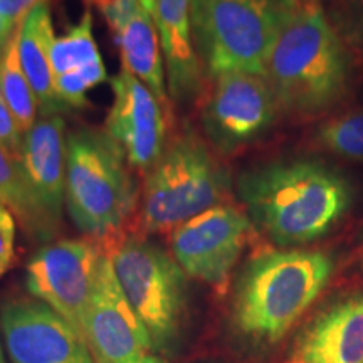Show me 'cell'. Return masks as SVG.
<instances>
[{
  "instance_id": "obj_1",
  "label": "cell",
  "mask_w": 363,
  "mask_h": 363,
  "mask_svg": "<svg viewBox=\"0 0 363 363\" xmlns=\"http://www.w3.org/2000/svg\"><path fill=\"white\" fill-rule=\"evenodd\" d=\"M238 192L252 224L279 247L323 238L352 202L347 180L313 160L256 167L239 177Z\"/></svg>"
},
{
  "instance_id": "obj_2",
  "label": "cell",
  "mask_w": 363,
  "mask_h": 363,
  "mask_svg": "<svg viewBox=\"0 0 363 363\" xmlns=\"http://www.w3.org/2000/svg\"><path fill=\"white\" fill-rule=\"evenodd\" d=\"M264 78L279 110L291 115H318L342 98L347 61L320 2L283 0Z\"/></svg>"
},
{
  "instance_id": "obj_3",
  "label": "cell",
  "mask_w": 363,
  "mask_h": 363,
  "mask_svg": "<svg viewBox=\"0 0 363 363\" xmlns=\"http://www.w3.org/2000/svg\"><path fill=\"white\" fill-rule=\"evenodd\" d=\"M333 274L328 254L279 249L254 256L240 274L233 301V325L247 342H281L316 301Z\"/></svg>"
},
{
  "instance_id": "obj_4",
  "label": "cell",
  "mask_w": 363,
  "mask_h": 363,
  "mask_svg": "<svg viewBox=\"0 0 363 363\" xmlns=\"http://www.w3.org/2000/svg\"><path fill=\"white\" fill-rule=\"evenodd\" d=\"M140 206L123 153L106 131L81 128L66 138V207L81 234L110 247Z\"/></svg>"
},
{
  "instance_id": "obj_5",
  "label": "cell",
  "mask_w": 363,
  "mask_h": 363,
  "mask_svg": "<svg viewBox=\"0 0 363 363\" xmlns=\"http://www.w3.org/2000/svg\"><path fill=\"white\" fill-rule=\"evenodd\" d=\"M229 174L202 138L185 128L145 175L138 225L145 234H172L208 208L225 203Z\"/></svg>"
},
{
  "instance_id": "obj_6",
  "label": "cell",
  "mask_w": 363,
  "mask_h": 363,
  "mask_svg": "<svg viewBox=\"0 0 363 363\" xmlns=\"http://www.w3.org/2000/svg\"><path fill=\"white\" fill-rule=\"evenodd\" d=\"M113 269L157 355L179 350L187 310V274L165 249L143 235L125 234L110 247Z\"/></svg>"
},
{
  "instance_id": "obj_7",
  "label": "cell",
  "mask_w": 363,
  "mask_h": 363,
  "mask_svg": "<svg viewBox=\"0 0 363 363\" xmlns=\"http://www.w3.org/2000/svg\"><path fill=\"white\" fill-rule=\"evenodd\" d=\"M283 0H194L192 34L203 76H264Z\"/></svg>"
},
{
  "instance_id": "obj_8",
  "label": "cell",
  "mask_w": 363,
  "mask_h": 363,
  "mask_svg": "<svg viewBox=\"0 0 363 363\" xmlns=\"http://www.w3.org/2000/svg\"><path fill=\"white\" fill-rule=\"evenodd\" d=\"M103 247L91 239L48 242L26 266L30 296L52 308L86 338V318Z\"/></svg>"
},
{
  "instance_id": "obj_9",
  "label": "cell",
  "mask_w": 363,
  "mask_h": 363,
  "mask_svg": "<svg viewBox=\"0 0 363 363\" xmlns=\"http://www.w3.org/2000/svg\"><path fill=\"white\" fill-rule=\"evenodd\" d=\"M251 233L246 212L220 203L177 227L170 234L172 256L185 274L222 293Z\"/></svg>"
},
{
  "instance_id": "obj_10",
  "label": "cell",
  "mask_w": 363,
  "mask_h": 363,
  "mask_svg": "<svg viewBox=\"0 0 363 363\" xmlns=\"http://www.w3.org/2000/svg\"><path fill=\"white\" fill-rule=\"evenodd\" d=\"M203 99L201 121L206 136L222 153L238 152L259 140L278 113L264 76L225 72L212 79Z\"/></svg>"
},
{
  "instance_id": "obj_11",
  "label": "cell",
  "mask_w": 363,
  "mask_h": 363,
  "mask_svg": "<svg viewBox=\"0 0 363 363\" xmlns=\"http://www.w3.org/2000/svg\"><path fill=\"white\" fill-rule=\"evenodd\" d=\"M0 337L11 363H96L83 335L34 298L2 306Z\"/></svg>"
},
{
  "instance_id": "obj_12",
  "label": "cell",
  "mask_w": 363,
  "mask_h": 363,
  "mask_svg": "<svg viewBox=\"0 0 363 363\" xmlns=\"http://www.w3.org/2000/svg\"><path fill=\"white\" fill-rule=\"evenodd\" d=\"M113 103L104 131L123 153L130 169L147 175L167 148V113L155 94L121 67L111 79Z\"/></svg>"
},
{
  "instance_id": "obj_13",
  "label": "cell",
  "mask_w": 363,
  "mask_h": 363,
  "mask_svg": "<svg viewBox=\"0 0 363 363\" xmlns=\"http://www.w3.org/2000/svg\"><path fill=\"white\" fill-rule=\"evenodd\" d=\"M84 335L96 363H140L153 352L148 331L130 306L106 252L99 261Z\"/></svg>"
},
{
  "instance_id": "obj_14",
  "label": "cell",
  "mask_w": 363,
  "mask_h": 363,
  "mask_svg": "<svg viewBox=\"0 0 363 363\" xmlns=\"http://www.w3.org/2000/svg\"><path fill=\"white\" fill-rule=\"evenodd\" d=\"M19 162L45 240H51L61 229L66 203V138L61 115L40 116L24 133Z\"/></svg>"
},
{
  "instance_id": "obj_15",
  "label": "cell",
  "mask_w": 363,
  "mask_h": 363,
  "mask_svg": "<svg viewBox=\"0 0 363 363\" xmlns=\"http://www.w3.org/2000/svg\"><path fill=\"white\" fill-rule=\"evenodd\" d=\"M286 363H363V294L318 313L294 338Z\"/></svg>"
},
{
  "instance_id": "obj_16",
  "label": "cell",
  "mask_w": 363,
  "mask_h": 363,
  "mask_svg": "<svg viewBox=\"0 0 363 363\" xmlns=\"http://www.w3.org/2000/svg\"><path fill=\"white\" fill-rule=\"evenodd\" d=\"M194 0H142L155 21L165 59L167 88L170 98L187 104L203 86V71L194 45Z\"/></svg>"
},
{
  "instance_id": "obj_17",
  "label": "cell",
  "mask_w": 363,
  "mask_h": 363,
  "mask_svg": "<svg viewBox=\"0 0 363 363\" xmlns=\"http://www.w3.org/2000/svg\"><path fill=\"white\" fill-rule=\"evenodd\" d=\"M56 39L48 2L39 4L26 16L17 27V49L34 96L38 99L39 115H61L67 108L56 91V78L51 65V49Z\"/></svg>"
},
{
  "instance_id": "obj_18",
  "label": "cell",
  "mask_w": 363,
  "mask_h": 363,
  "mask_svg": "<svg viewBox=\"0 0 363 363\" xmlns=\"http://www.w3.org/2000/svg\"><path fill=\"white\" fill-rule=\"evenodd\" d=\"M120 48L121 67L140 79L165 108H170L165 59L155 21L142 6L131 21L115 35Z\"/></svg>"
},
{
  "instance_id": "obj_19",
  "label": "cell",
  "mask_w": 363,
  "mask_h": 363,
  "mask_svg": "<svg viewBox=\"0 0 363 363\" xmlns=\"http://www.w3.org/2000/svg\"><path fill=\"white\" fill-rule=\"evenodd\" d=\"M0 93L16 118L22 135L27 133L39 120V106L34 91L21 66L19 49H17V29L13 30L4 48L2 62H0Z\"/></svg>"
},
{
  "instance_id": "obj_20",
  "label": "cell",
  "mask_w": 363,
  "mask_h": 363,
  "mask_svg": "<svg viewBox=\"0 0 363 363\" xmlns=\"http://www.w3.org/2000/svg\"><path fill=\"white\" fill-rule=\"evenodd\" d=\"M0 203L16 216L27 235L35 240H45L43 224L27 190L19 158L4 145H0Z\"/></svg>"
},
{
  "instance_id": "obj_21",
  "label": "cell",
  "mask_w": 363,
  "mask_h": 363,
  "mask_svg": "<svg viewBox=\"0 0 363 363\" xmlns=\"http://www.w3.org/2000/svg\"><path fill=\"white\" fill-rule=\"evenodd\" d=\"M103 61L93 33V16L84 11L78 24L66 30L61 38L54 39L51 49V65L54 78L66 72Z\"/></svg>"
},
{
  "instance_id": "obj_22",
  "label": "cell",
  "mask_w": 363,
  "mask_h": 363,
  "mask_svg": "<svg viewBox=\"0 0 363 363\" xmlns=\"http://www.w3.org/2000/svg\"><path fill=\"white\" fill-rule=\"evenodd\" d=\"M318 143L335 155L363 162V108L343 113L321 125Z\"/></svg>"
},
{
  "instance_id": "obj_23",
  "label": "cell",
  "mask_w": 363,
  "mask_h": 363,
  "mask_svg": "<svg viewBox=\"0 0 363 363\" xmlns=\"http://www.w3.org/2000/svg\"><path fill=\"white\" fill-rule=\"evenodd\" d=\"M106 67L103 61L69 71L56 78V91L61 101L69 110H79L88 104V91L106 81Z\"/></svg>"
},
{
  "instance_id": "obj_24",
  "label": "cell",
  "mask_w": 363,
  "mask_h": 363,
  "mask_svg": "<svg viewBox=\"0 0 363 363\" xmlns=\"http://www.w3.org/2000/svg\"><path fill=\"white\" fill-rule=\"evenodd\" d=\"M142 6V0H99L94 7H98V11L101 12L108 29L115 38Z\"/></svg>"
},
{
  "instance_id": "obj_25",
  "label": "cell",
  "mask_w": 363,
  "mask_h": 363,
  "mask_svg": "<svg viewBox=\"0 0 363 363\" xmlns=\"http://www.w3.org/2000/svg\"><path fill=\"white\" fill-rule=\"evenodd\" d=\"M16 216L4 203H0V278L11 269L16 259Z\"/></svg>"
},
{
  "instance_id": "obj_26",
  "label": "cell",
  "mask_w": 363,
  "mask_h": 363,
  "mask_svg": "<svg viewBox=\"0 0 363 363\" xmlns=\"http://www.w3.org/2000/svg\"><path fill=\"white\" fill-rule=\"evenodd\" d=\"M22 138H24V135H22L16 118L9 110L7 103L4 101L2 93H0V145H4L9 152H12L13 155L19 158Z\"/></svg>"
},
{
  "instance_id": "obj_27",
  "label": "cell",
  "mask_w": 363,
  "mask_h": 363,
  "mask_svg": "<svg viewBox=\"0 0 363 363\" xmlns=\"http://www.w3.org/2000/svg\"><path fill=\"white\" fill-rule=\"evenodd\" d=\"M48 0H0V17L11 30H16L26 16L38 7L39 4Z\"/></svg>"
},
{
  "instance_id": "obj_28",
  "label": "cell",
  "mask_w": 363,
  "mask_h": 363,
  "mask_svg": "<svg viewBox=\"0 0 363 363\" xmlns=\"http://www.w3.org/2000/svg\"><path fill=\"white\" fill-rule=\"evenodd\" d=\"M13 34V30L9 29L6 26V22H4L2 17H0V48H4V45L7 44V40L11 39V35Z\"/></svg>"
},
{
  "instance_id": "obj_29",
  "label": "cell",
  "mask_w": 363,
  "mask_h": 363,
  "mask_svg": "<svg viewBox=\"0 0 363 363\" xmlns=\"http://www.w3.org/2000/svg\"><path fill=\"white\" fill-rule=\"evenodd\" d=\"M140 363H169V362H167L162 355H157V353L150 352V353H147V355L143 357V360L140 362Z\"/></svg>"
},
{
  "instance_id": "obj_30",
  "label": "cell",
  "mask_w": 363,
  "mask_h": 363,
  "mask_svg": "<svg viewBox=\"0 0 363 363\" xmlns=\"http://www.w3.org/2000/svg\"><path fill=\"white\" fill-rule=\"evenodd\" d=\"M0 363H7V360H6V355H4V348H2V343H0Z\"/></svg>"
},
{
  "instance_id": "obj_31",
  "label": "cell",
  "mask_w": 363,
  "mask_h": 363,
  "mask_svg": "<svg viewBox=\"0 0 363 363\" xmlns=\"http://www.w3.org/2000/svg\"><path fill=\"white\" fill-rule=\"evenodd\" d=\"M84 2L88 4V6H89V4H91V6H96V4L99 2V0H84Z\"/></svg>"
},
{
  "instance_id": "obj_32",
  "label": "cell",
  "mask_w": 363,
  "mask_h": 363,
  "mask_svg": "<svg viewBox=\"0 0 363 363\" xmlns=\"http://www.w3.org/2000/svg\"><path fill=\"white\" fill-rule=\"evenodd\" d=\"M6 48V45H4ZM4 48H0V62H2V54H4Z\"/></svg>"
},
{
  "instance_id": "obj_33",
  "label": "cell",
  "mask_w": 363,
  "mask_h": 363,
  "mask_svg": "<svg viewBox=\"0 0 363 363\" xmlns=\"http://www.w3.org/2000/svg\"><path fill=\"white\" fill-rule=\"evenodd\" d=\"M301 2H320V0H301Z\"/></svg>"
}]
</instances>
